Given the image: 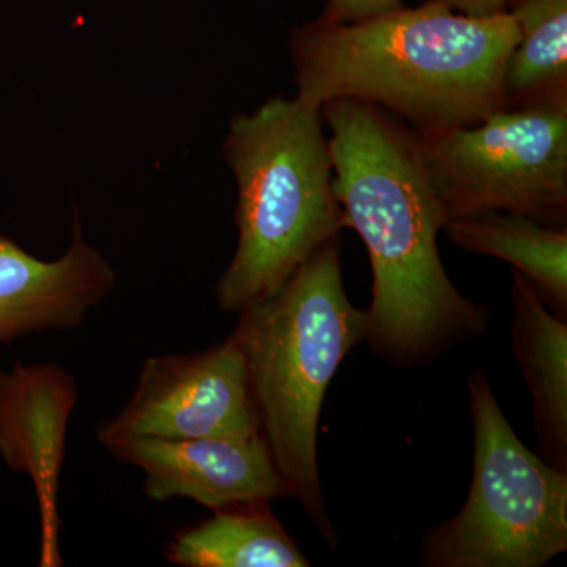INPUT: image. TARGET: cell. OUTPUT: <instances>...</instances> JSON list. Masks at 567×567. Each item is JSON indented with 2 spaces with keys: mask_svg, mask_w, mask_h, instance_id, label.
I'll list each match as a JSON object with an SVG mask.
<instances>
[{
  "mask_svg": "<svg viewBox=\"0 0 567 567\" xmlns=\"http://www.w3.org/2000/svg\"><path fill=\"white\" fill-rule=\"evenodd\" d=\"M333 186L372 268L368 341L401 368H416L486 333L488 309L466 298L439 251L442 208L416 133L375 104L333 100L320 107Z\"/></svg>",
  "mask_w": 567,
  "mask_h": 567,
  "instance_id": "1",
  "label": "cell"
},
{
  "mask_svg": "<svg viewBox=\"0 0 567 567\" xmlns=\"http://www.w3.org/2000/svg\"><path fill=\"white\" fill-rule=\"evenodd\" d=\"M518 40L511 14L475 18L442 0L290 35L297 99L315 107L357 100L417 136L476 125L507 110L505 74Z\"/></svg>",
  "mask_w": 567,
  "mask_h": 567,
  "instance_id": "2",
  "label": "cell"
},
{
  "mask_svg": "<svg viewBox=\"0 0 567 567\" xmlns=\"http://www.w3.org/2000/svg\"><path fill=\"white\" fill-rule=\"evenodd\" d=\"M235 341L248 365L260 431L289 496L338 546L320 483V413L339 365L368 338V312L342 281L341 235L320 246L281 289L238 312Z\"/></svg>",
  "mask_w": 567,
  "mask_h": 567,
  "instance_id": "3",
  "label": "cell"
},
{
  "mask_svg": "<svg viewBox=\"0 0 567 567\" xmlns=\"http://www.w3.org/2000/svg\"><path fill=\"white\" fill-rule=\"evenodd\" d=\"M224 155L238 186V245L216 301L241 312L278 292L347 218L319 107L275 96L230 121Z\"/></svg>",
  "mask_w": 567,
  "mask_h": 567,
  "instance_id": "4",
  "label": "cell"
},
{
  "mask_svg": "<svg viewBox=\"0 0 567 567\" xmlns=\"http://www.w3.org/2000/svg\"><path fill=\"white\" fill-rule=\"evenodd\" d=\"M472 487L461 513L425 532L421 565L540 567L567 548V473L528 450L486 372L468 377Z\"/></svg>",
  "mask_w": 567,
  "mask_h": 567,
  "instance_id": "5",
  "label": "cell"
},
{
  "mask_svg": "<svg viewBox=\"0 0 567 567\" xmlns=\"http://www.w3.org/2000/svg\"><path fill=\"white\" fill-rule=\"evenodd\" d=\"M417 141L445 224L507 212L566 227L567 104L507 107Z\"/></svg>",
  "mask_w": 567,
  "mask_h": 567,
  "instance_id": "6",
  "label": "cell"
},
{
  "mask_svg": "<svg viewBox=\"0 0 567 567\" xmlns=\"http://www.w3.org/2000/svg\"><path fill=\"white\" fill-rule=\"evenodd\" d=\"M248 365L233 334L194 354H163L142 364L121 412L103 421V447L130 439H200L260 434Z\"/></svg>",
  "mask_w": 567,
  "mask_h": 567,
  "instance_id": "7",
  "label": "cell"
},
{
  "mask_svg": "<svg viewBox=\"0 0 567 567\" xmlns=\"http://www.w3.org/2000/svg\"><path fill=\"white\" fill-rule=\"evenodd\" d=\"M144 473L152 502L186 498L208 509L257 505L289 496L262 432L249 436L130 439L104 446Z\"/></svg>",
  "mask_w": 567,
  "mask_h": 567,
  "instance_id": "8",
  "label": "cell"
},
{
  "mask_svg": "<svg viewBox=\"0 0 567 567\" xmlns=\"http://www.w3.org/2000/svg\"><path fill=\"white\" fill-rule=\"evenodd\" d=\"M76 402V382L61 365L17 363L0 371V456L11 470L31 477L35 488L41 567L63 565L58 496Z\"/></svg>",
  "mask_w": 567,
  "mask_h": 567,
  "instance_id": "9",
  "label": "cell"
},
{
  "mask_svg": "<svg viewBox=\"0 0 567 567\" xmlns=\"http://www.w3.org/2000/svg\"><path fill=\"white\" fill-rule=\"evenodd\" d=\"M114 284V268L84 240L78 219L69 251L52 262L0 235V342L80 327Z\"/></svg>",
  "mask_w": 567,
  "mask_h": 567,
  "instance_id": "10",
  "label": "cell"
},
{
  "mask_svg": "<svg viewBox=\"0 0 567 567\" xmlns=\"http://www.w3.org/2000/svg\"><path fill=\"white\" fill-rule=\"evenodd\" d=\"M511 342L533 399L537 443L555 468H567V323L532 282L514 271Z\"/></svg>",
  "mask_w": 567,
  "mask_h": 567,
  "instance_id": "11",
  "label": "cell"
},
{
  "mask_svg": "<svg viewBox=\"0 0 567 567\" xmlns=\"http://www.w3.org/2000/svg\"><path fill=\"white\" fill-rule=\"evenodd\" d=\"M443 230L466 252L513 265L548 309L566 320L567 227L547 226L520 213L480 212L451 219Z\"/></svg>",
  "mask_w": 567,
  "mask_h": 567,
  "instance_id": "12",
  "label": "cell"
},
{
  "mask_svg": "<svg viewBox=\"0 0 567 567\" xmlns=\"http://www.w3.org/2000/svg\"><path fill=\"white\" fill-rule=\"evenodd\" d=\"M166 559L181 567L311 566L268 503L213 511L174 536Z\"/></svg>",
  "mask_w": 567,
  "mask_h": 567,
  "instance_id": "13",
  "label": "cell"
},
{
  "mask_svg": "<svg viewBox=\"0 0 567 567\" xmlns=\"http://www.w3.org/2000/svg\"><path fill=\"white\" fill-rule=\"evenodd\" d=\"M518 40L505 74L507 107L567 104V0H507Z\"/></svg>",
  "mask_w": 567,
  "mask_h": 567,
  "instance_id": "14",
  "label": "cell"
},
{
  "mask_svg": "<svg viewBox=\"0 0 567 567\" xmlns=\"http://www.w3.org/2000/svg\"><path fill=\"white\" fill-rule=\"evenodd\" d=\"M402 0H328L320 20L331 24L354 22L385 13V11L401 9Z\"/></svg>",
  "mask_w": 567,
  "mask_h": 567,
  "instance_id": "15",
  "label": "cell"
},
{
  "mask_svg": "<svg viewBox=\"0 0 567 567\" xmlns=\"http://www.w3.org/2000/svg\"><path fill=\"white\" fill-rule=\"evenodd\" d=\"M445 6L466 17L487 18L506 13L507 0H442Z\"/></svg>",
  "mask_w": 567,
  "mask_h": 567,
  "instance_id": "16",
  "label": "cell"
}]
</instances>
